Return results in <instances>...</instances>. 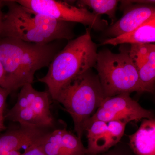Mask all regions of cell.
I'll list each match as a JSON object with an SVG mask.
<instances>
[{"instance_id": "1", "label": "cell", "mask_w": 155, "mask_h": 155, "mask_svg": "<svg viewBox=\"0 0 155 155\" xmlns=\"http://www.w3.org/2000/svg\"><path fill=\"white\" fill-rule=\"evenodd\" d=\"M54 42L37 44L0 38V61L5 72L2 87L11 93L32 84L36 71L48 67L58 53Z\"/></svg>"}, {"instance_id": "2", "label": "cell", "mask_w": 155, "mask_h": 155, "mask_svg": "<svg viewBox=\"0 0 155 155\" xmlns=\"http://www.w3.org/2000/svg\"><path fill=\"white\" fill-rule=\"evenodd\" d=\"M8 10L4 14L0 38L46 44L60 40H72L73 23L52 19L26 8L15 1H5Z\"/></svg>"}, {"instance_id": "3", "label": "cell", "mask_w": 155, "mask_h": 155, "mask_svg": "<svg viewBox=\"0 0 155 155\" xmlns=\"http://www.w3.org/2000/svg\"><path fill=\"white\" fill-rule=\"evenodd\" d=\"M97 45L92 40L90 28L70 40L50 63L46 75L38 81L46 84L51 97L56 101L62 89L96 64Z\"/></svg>"}, {"instance_id": "4", "label": "cell", "mask_w": 155, "mask_h": 155, "mask_svg": "<svg viewBox=\"0 0 155 155\" xmlns=\"http://www.w3.org/2000/svg\"><path fill=\"white\" fill-rule=\"evenodd\" d=\"M105 98L98 76L90 69L63 87L56 101L71 116L74 130L81 138L87 121Z\"/></svg>"}, {"instance_id": "5", "label": "cell", "mask_w": 155, "mask_h": 155, "mask_svg": "<svg viewBox=\"0 0 155 155\" xmlns=\"http://www.w3.org/2000/svg\"><path fill=\"white\" fill-rule=\"evenodd\" d=\"M120 52L109 50L97 53L95 67L105 97L133 92L140 93L137 68L129 55V48L121 46Z\"/></svg>"}, {"instance_id": "6", "label": "cell", "mask_w": 155, "mask_h": 155, "mask_svg": "<svg viewBox=\"0 0 155 155\" xmlns=\"http://www.w3.org/2000/svg\"><path fill=\"white\" fill-rule=\"evenodd\" d=\"M17 3L34 12L64 22H78L94 30H102L108 25L107 20L85 8L56 0H17Z\"/></svg>"}, {"instance_id": "7", "label": "cell", "mask_w": 155, "mask_h": 155, "mask_svg": "<svg viewBox=\"0 0 155 155\" xmlns=\"http://www.w3.org/2000/svg\"><path fill=\"white\" fill-rule=\"evenodd\" d=\"M130 94H122L107 97L103 101L99 107L89 119L86 129L93 122L102 121H121L127 123L142 119H154L153 113L146 110L136 101L132 99Z\"/></svg>"}, {"instance_id": "8", "label": "cell", "mask_w": 155, "mask_h": 155, "mask_svg": "<svg viewBox=\"0 0 155 155\" xmlns=\"http://www.w3.org/2000/svg\"><path fill=\"white\" fill-rule=\"evenodd\" d=\"M125 8L122 18L108 29L107 33L115 38L130 32L155 17V8L153 4L136 3L130 1H122Z\"/></svg>"}, {"instance_id": "9", "label": "cell", "mask_w": 155, "mask_h": 155, "mask_svg": "<svg viewBox=\"0 0 155 155\" xmlns=\"http://www.w3.org/2000/svg\"><path fill=\"white\" fill-rule=\"evenodd\" d=\"M46 128L24 127L10 130L0 135V155H22L25 150L48 133Z\"/></svg>"}, {"instance_id": "10", "label": "cell", "mask_w": 155, "mask_h": 155, "mask_svg": "<svg viewBox=\"0 0 155 155\" xmlns=\"http://www.w3.org/2000/svg\"><path fill=\"white\" fill-rule=\"evenodd\" d=\"M129 138L130 149L134 155H155V119H144Z\"/></svg>"}, {"instance_id": "11", "label": "cell", "mask_w": 155, "mask_h": 155, "mask_svg": "<svg viewBox=\"0 0 155 155\" xmlns=\"http://www.w3.org/2000/svg\"><path fill=\"white\" fill-rule=\"evenodd\" d=\"M155 41V17L130 32L106 39L102 45L153 44Z\"/></svg>"}, {"instance_id": "12", "label": "cell", "mask_w": 155, "mask_h": 155, "mask_svg": "<svg viewBox=\"0 0 155 155\" xmlns=\"http://www.w3.org/2000/svg\"><path fill=\"white\" fill-rule=\"evenodd\" d=\"M88 144L87 154L105 152L114 145L108 130L107 123L102 121L93 122L86 129Z\"/></svg>"}, {"instance_id": "13", "label": "cell", "mask_w": 155, "mask_h": 155, "mask_svg": "<svg viewBox=\"0 0 155 155\" xmlns=\"http://www.w3.org/2000/svg\"><path fill=\"white\" fill-rule=\"evenodd\" d=\"M5 118L12 122H18L20 126L24 127L42 128L50 127L47 122L38 116L30 107L15 111L10 110Z\"/></svg>"}, {"instance_id": "14", "label": "cell", "mask_w": 155, "mask_h": 155, "mask_svg": "<svg viewBox=\"0 0 155 155\" xmlns=\"http://www.w3.org/2000/svg\"><path fill=\"white\" fill-rule=\"evenodd\" d=\"M140 93L154 91L155 81V50L150 54L147 61L137 70Z\"/></svg>"}, {"instance_id": "15", "label": "cell", "mask_w": 155, "mask_h": 155, "mask_svg": "<svg viewBox=\"0 0 155 155\" xmlns=\"http://www.w3.org/2000/svg\"><path fill=\"white\" fill-rule=\"evenodd\" d=\"M119 2L117 0H81L78 1L77 4L80 8L89 7L92 9L94 14L98 16L107 14L112 20V23H114Z\"/></svg>"}, {"instance_id": "16", "label": "cell", "mask_w": 155, "mask_h": 155, "mask_svg": "<svg viewBox=\"0 0 155 155\" xmlns=\"http://www.w3.org/2000/svg\"><path fill=\"white\" fill-rule=\"evenodd\" d=\"M61 151L62 155H86L87 153L81 138L65 128L62 131Z\"/></svg>"}, {"instance_id": "17", "label": "cell", "mask_w": 155, "mask_h": 155, "mask_svg": "<svg viewBox=\"0 0 155 155\" xmlns=\"http://www.w3.org/2000/svg\"><path fill=\"white\" fill-rule=\"evenodd\" d=\"M50 97L48 92L38 91L29 107L51 127L54 124V119L51 113Z\"/></svg>"}, {"instance_id": "18", "label": "cell", "mask_w": 155, "mask_h": 155, "mask_svg": "<svg viewBox=\"0 0 155 155\" xmlns=\"http://www.w3.org/2000/svg\"><path fill=\"white\" fill-rule=\"evenodd\" d=\"M63 129H58L47 133L38 142V145L45 155H62L61 142Z\"/></svg>"}, {"instance_id": "19", "label": "cell", "mask_w": 155, "mask_h": 155, "mask_svg": "<svg viewBox=\"0 0 155 155\" xmlns=\"http://www.w3.org/2000/svg\"><path fill=\"white\" fill-rule=\"evenodd\" d=\"M154 50V44L130 45L129 55L137 70L147 61L150 54Z\"/></svg>"}, {"instance_id": "20", "label": "cell", "mask_w": 155, "mask_h": 155, "mask_svg": "<svg viewBox=\"0 0 155 155\" xmlns=\"http://www.w3.org/2000/svg\"><path fill=\"white\" fill-rule=\"evenodd\" d=\"M38 91L34 88L32 84H27L21 88L16 104L10 110L15 111L29 107L36 96Z\"/></svg>"}, {"instance_id": "21", "label": "cell", "mask_w": 155, "mask_h": 155, "mask_svg": "<svg viewBox=\"0 0 155 155\" xmlns=\"http://www.w3.org/2000/svg\"><path fill=\"white\" fill-rule=\"evenodd\" d=\"M126 124L127 123L121 121L107 122L108 130L114 146L119 143L123 136Z\"/></svg>"}, {"instance_id": "22", "label": "cell", "mask_w": 155, "mask_h": 155, "mask_svg": "<svg viewBox=\"0 0 155 155\" xmlns=\"http://www.w3.org/2000/svg\"><path fill=\"white\" fill-rule=\"evenodd\" d=\"M86 155H134L130 149L124 146H116L105 152L97 154Z\"/></svg>"}, {"instance_id": "23", "label": "cell", "mask_w": 155, "mask_h": 155, "mask_svg": "<svg viewBox=\"0 0 155 155\" xmlns=\"http://www.w3.org/2000/svg\"><path fill=\"white\" fill-rule=\"evenodd\" d=\"M38 142L26 148L22 155H45L38 147Z\"/></svg>"}, {"instance_id": "24", "label": "cell", "mask_w": 155, "mask_h": 155, "mask_svg": "<svg viewBox=\"0 0 155 155\" xmlns=\"http://www.w3.org/2000/svg\"><path fill=\"white\" fill-rule=\"evenodd\" d=\"M10 92L6 89L0 86V111L4 112L6 100Z\"/></svg>"}, {"instance_id": "25", "label": "cell", "mask_w": 155, "mask_h": 155, "mask_svg": "<svg viewBox=\"0 0 155 155\" xmlns=\"http://www.w3.org/2000/svg\"><path fill=\"white\" fill-rule=\"evenodd\" d=\"M4 5H5V1H0V35L2 32L3 18H4V13L2 11V8Z\"/></svg>"}, {"instance_id": "26", "label": "cell", "mask_w": 155, "mask_h": 155, "mask_svg": "<svg viewBox=\"0 0 155 155\" xmlns=\"http://www.w3.org/2000/svg\"><path fill=\"white\" fill-rule=\"evenodd\" d=\"M5 116L4 115V112L0 111V132L6 129V127L4 123Z\"/></svg>"}, {"instance_id": "27", "label": "cell", "mask_w": 155, "mask_h": 155, "mask_svg": "<svg viewBox=\"0 0 155 155\" xmlns=\"http://www.w3.org/2000/svg\"><path fill=\"white\" fill-rule=\"evenodd\" d=\"M5 78V72L2 63L0 61V86L2 87Z\"/></svg>"}]
</instances>
